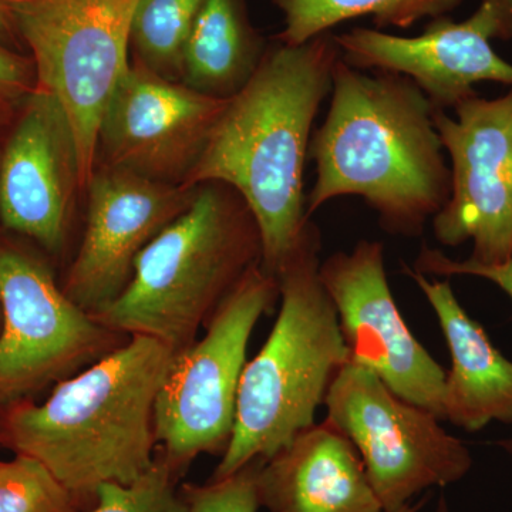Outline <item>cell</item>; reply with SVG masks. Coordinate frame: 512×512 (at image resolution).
<instances>
[{
	"instance_id": "ac0fdd59",
	"label": "cell",
	"mask_w": 512,
	"mask_h": 512,
	"mask_svg": "<svg viewBox=\"0 0 512 512\" xmlns=\"http://www.w3.org/2000/svg\"><path fill=\"white\" fill-rule=\"evenodd\" d=\"M268 43L247 0H202L184 52L183 83L212 99L237 96L264 60Z\"/></svg>"
},
{
	"instance_id": "9c48e42d",
	"label": "cell",
	"mask_w": 512,
	"mask_h": 512,
	"mask_svg": "<svg viewBox=\"0 0 512 512\" xmlns=\"http://www.w3.org/2000/svg\"><path fill=\"white\" fill-rule=\"evenodd\" d=\"M326 421L356 448L383 512L467 476L473 457L429 410L406 402L365 366L348 362L325 397Z\"/></svg>"
},
{
	"instance_id": "3957f363",
	"label": "cell",
	"mask_w": 512,
	"mask_h": 512,
	"mask_svg": "<svg viewBox=\"0 0 512 512\" xmlns=\"http://www.w3.org/2000/svg\"><path fill=\"white\" fill-rule=\"evenodd\" d=\"M174 352L147 336L56 384L45 403L0 412V440L36 458L70 491L82 512L106 483L128 484L156 460L154 407Z\"/></svg>"
},
{
	"instance_id": "277c9868",
	"label": "cell",
	"mask_w": 512,
	"mask_h": 512,
	"mask_svg": "<svg viewBox=\"0 0 512 512\" xmlns=\"http://www.w3.org/2000/svg\"><path fill=\"white\" fill-rule=\"evenodd\" d=\"M320 229L306 222L279 268L281 308L239 383L234 431L211 478L266 461L315 424L330 384L349 362L338 312L320 278Z\"/></svg>"
},
{
	"instance_id": "7a4b0ae2",
	"label": "cell",
	"mask_w": 512,
	"mask_h": 512,
	"mask_svg": "<svg viewBox=\"0 0 512 512\" xmlns=\"http://www.w3.org/2000/svg\"><path fill=\"white\" fill-rule=\"evenodd\" d=\"M434 110L402 74L366 73L339 59L328 114L309 144L316 178L306 215L336 198L359 197L384 231L420 237L451 192Z\"/></svg>"
},
{
	"instance_id": "ffe728a7",
	"label": "cell",
	"mask_w": 512,
	"mask_h": 512,
	"mask_svg": "<svg viewBox=\"0 0 512 512\" xmlns=\"http://www.w3.org/2000/svg\"><path fill=\"white\" fill-rule=\"evenodd\" d=\"M202 0H141L130 33V62L183 83L184 52Z\"/></svg>"
},
{
	"instance_id": "cb8c5ba5",
	"label": "cell",
	"mask_w": 512,
	"mask_h": 512,
	"mask_svg": "<svg viewBox=\"0 0 512 512\" xmlns=\"http://www.w3.org/2000/svg\"><path fill=\"white\" fill-rule=\"evenodd\" d=\"M413 271L423 275L447 276V278L461 275L487 279L507 293L512 301V259L500 265H478L468 259L457 261L439 249L423 245L414 262Z\"/></svg>"
},
{
	"instance_id": "8992f818",
	"label": "cell",
	"mask_w": 512,
	"mask_h": 512,
	"mask_svg": "<svg viewBox=\"0 0 512 512\" xmlns=\"http://www.w3.org/2000/svg\"><path fill=\"white\" fill-rule=\"evenodd\" d=\"M279 299L278 276L252 266L205 325L204 338L174 353L154 407L158 453L183 477L201 454H224L249 339Z\"/></svg>"
},
{
	"instance_id": "30bf717a",
	"label": "cell",
	"mask_w": 512,
	"mask_h": 512,
	"mask_svg": "<svg viewBox=\"0 0 512 512\" xmlns=\"http://www.w3.org/2000/svg\"><path fill=\"white\" fill-rule=\"evenodd\" d=\"M434 110L433 120L450 157L451 192L431 220L441 245L473 241L468 261L500 265L512 259V87L497 99L474 96Z\"/></svg>"
},
{
	"instance_id": "6da1fadb",
	"label": "cell",
	"mask_w": 512,
	"mask_h": 512,
	"mask_svg": "<svg viewBox=\"0 0 512 512\" xmlns=\"http://www.w3.org/2000/svg\"><path fill=\"white\" fill-rule=\"evenodd\" d=\"M335 33L303 45L268 46L247 86L225 104L184 187L227 184L247 202L262 241L261 266L278 274L306 215L303 173L312 127L332 92Z\"/></svg>"
},
{
	"instance_id": "4fadbf2b",
	"label": "cell",
	"mask_w": 512,
	"mask_h": 512,
	"mask_svg": "<svg viewBox=\"0 0 512 512\" xmlns=\"http://www.w3.org/2000/svg\"><path fill=\"white\" fill-rule=\"evenodd\" d=\"M227 101L130 62L101 114L96 164L184 185Z\"/></svg>"
},
{
	"instance_id": "44dd1931",
	"label": "cell",
	"mask_w": 512,
	"mask_h": 512,
	"mask_svg": "<svg viewBox=\"0 0 512 512\" xmlns=\"http://www.w3.org/2000/svg\"><path fill=\"white\" fill-rule=\"evenodd\" d=\"M0 512H82L70 491L36 458L0 461Z\"/></svg>"
},
{
	"instance_id": "ba28073f",
	"label": "cell",
	"mask_w": 512,
	"mask_h": 512,
	"mask_svg": "<svg viewBox=\"0 0 512 512\" xmlns=\"http://www.w3.org/2000/svg\"><path fill=\"white\" fill-rule=\"evenodd\" d=\"M127 339L73 302L40 256L0 242V412L77 375Z\"/></svg>"
},
{
	"instance_id": "7402d4cb",
	"label": "cell",
	"mask_w": 512,
	"mask_h": 512,
	"mask_svg": "<svg viewBox=\"0 0 512 512\" xmlns=\"http://www.w3.org/2000/svg\"><path fill=\"white\" fill-rule=\"evenodd\" d=\"M181 478L160 453L141 476L128 484L106 483L86 512H187Z\"/></svg>"
},
{
	"instance_id": "5bb4252c",
	"label": "cell",
	"mask_w": 512,
	"mask_h": 512,
	"mask_svg": "<svg viewBox=\"0 0 512 512\" xmlns=\"http://www.w3.org/2000/svg\"><path fill=\"white\" fill-rule=\"evenodd\" d=\"M84 191L86 227L62 288L84 311L96 313L119 298L138 255L190 207L197 187L157 183L96 164Z\"/></svg>"
},
{
	"instance_id": "9a60e30c",
	"label": "cell",
	"mask_w": 512,
	"mask_h": 512,
	"mask_svg": "<svg viewBox=\"0 0 512 512\" xmlns=\"http://www.w3.org/2000/svg\"><path fill=\"white\" fill-rule=\"evenodd\" d=\"M19 109L0 148V222L57 254L69 234L77 192L84 190L79 148L53 94L36 87Z\"/></svg>"
},
{
	"instance_id": "83f0119b",
	"label": "cell",
	"mask_w": 512,
	"mask_h": 512,
	"mask_svg": "<svg viewBox=\"0 0 512 512\" xmlns=\"http://www.w3.org/2000/svg\"><path fill=\"white\" fill-rule=\"evenodd\" d=\"M436 512H450L448 511V504L447 500L444 497L440 498L439 505H437Z\"/></svg>"
},
{
	"instance_id": "d4e9b609",
	"label": "cell",
	"mask_w": 512,
	"mask_h": 512,
	"mask_svg": "<svg viewBox=\"0 0 512 512\" xmlns=\"http://www.w3.org/2000/svg\"><path fill=\"white\" fill-rule=\"evenodd\" d=\"M37 87L32 57L0 43V113L20 106Z\"/></svg>"
},
{
	"instance_id": "d6986e66",
	"label": "cell",
	"mask_w": 512,
	"mask_h": 512,
	"mask_svg": "<svg viewBox=\"0 0 512 512\" xmlns=\"http://www.w3.org/2000/svg\"><path fill=\"white\" fill-rule=\"evenodd\" d=\"M282 13L284 29L275 40L303 45L336 26L369 16L379 29H409L423 19L447 16L463 0H272Z\"/></svg>"
},
{
	"instance_id": "484cf974",
	"label": "cell",
	"mask_w": 512,
	"mask_h": 512,
	"mask_svg": "<svg viewBox=\"0 0 512 512\" xmlns=\"http://www.w3.org/2000/svg\"><path fill=\"white\" fill-rule=\"evenodd\" d=\"M0 43L15 50L22 45L10 13V0H0Z\"/></svg>"
},
{
	"instance_id": "e0dca14e",
	"label": "cell",
	"mask_w": 512,
	"mask_h": 512,
	"mask_svg": "<svg viewBox=\"0 0 512 512\" xmlns=\"http://www.w3.org/2000/svg\"><path fill=\"white\" fill-rule=\"evenodd\" d=\"M436 313L451 356L443 394V419L467 431L493 421L512 424V362L457 301L450 282L404 266Z\"/></svg>"
},
{
	"instance_id": "8fae6325",
	"label": "cell",
	"mask_w": 512,
	"mask_h": 512,
	"mask_svg": "<svg viewBox=\"0 0 512 512\" xmlns=\"http://www.w3.org/2000/svg\"><path fill=\"white\" fill-rule=\"evenodd\" d=\"M335 39L343 62L359 70L402 74L436 110H453L477 96L478 83L512 87V64L493 49V40L512 39V0H481L463 22L431 19L420 36L353 28Z\"/></svg>"
},
{
	"instance_id": "52a82bcc",
	"label": "cell",
	"mask_w": 512,
	"mask_h": 512,
	"mask_svg": "<svg viewBox=\"0 0 512 512\" xmlns=\"http://www.w3.org/2000/svg\"><path fill=\"white\" fill-rule=\"evenodd\" d=\"M141 0H10L37 87L53 94L72 123L84 190L96 165L101 114L128 66Z\"/></svg>"
},
{
	"instance_id": "603a6c76",
	"label": "cell",
	"mask_w": 512,
	"mask_h": 512,
	"mask_svg": "<svg viewBox=\"0 0 512 512\" xmlns=\"http://www.w3.org/2000/svg\"><path fill=\"white\" fill-rule=\"evenodd\" d=\"M262 461H252L225 478H210L205 484H181L187 512H258L256 473Z\"/></svg>"
},
{
	"instance_id": "5b68a950",
	"label": "cell",
	"mask_w": 512,
	"mask_h": 512,
	"mask_svg": "<svg viewBox=\"0 0 512 512\" xmlns=\"http://www.w3.org/2000/svg\"><path fill=\"white\" fill-rule=\"evenodd\" d=\"M261 259V232L241 195L227 184L197 185L190 207L138 255L127 288L93 316L181 352Z\"/></svg>"
},
{
	"instance_id": "7c38bea8",
	"label": "cell",
	"mask_w": 512,
	"mask_h": 512,
	"mask_svg": "<svg viewBox=\"0 0 512 512\" xmlns=\"http://www.w3.org/2000/svg\"><path fill=\"white\" fill-rule=\"evenodd\" d=\"M335 303L349 362L365 366L393 393L443 419L446 370L404 322L384 268L382 242L362 239L320 264Z\"/></svg>"
},
{
	"instance_id": "4316f807",
	"label": "cell",
	"mask_w": 512,
	"mask_h": 512,
	"mask_svg": "<svg viewBox=\"0 0 512 512\" xmlns=\"http://www.w3.org/2000/svg\"><path fill=\"white\" fill-rule=\"evenodd\" d=\"M427 500H429V497L421 498V501H417V503L406 504L404 507L400 508V510L394 512H419L421 508L426 505Z\"/></svg>"
},
{
	"instance_id": "2e32d148",
	"label": "cell",
	"mask_w": 512,
	"mask_h": 512,
	"mask_svg": "<svg viewBox=\"0 0 512 512\" xmlns=\"http://www.w3.org/2000/svg\"><path fill=\"white\" fill-rule=\"evenodd\" d=\"M256 490L269 512H383L356 448L326 420L262 461Z\"/></svg>"
}]
</instances>
